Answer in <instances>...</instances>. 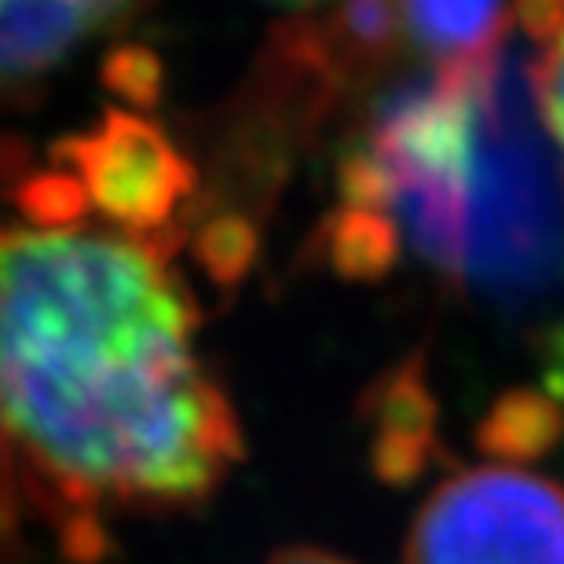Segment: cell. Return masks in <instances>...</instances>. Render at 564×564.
Wrapping results in <instances>:
<instances>
[{
    "label": "cell",
    "mask_w": 564,
    "mask_h": 564,
    "mask_svg": "<svg viewBox=\"0 0 564 564\" xmlns=\"http://www.w3.org/2000/svg\"><path fill=\"white\" fill-rule=\"evenodd\" d=\"M30 495L22 480L15 444L8 436L4 414H0V564H33L30 550Z\"/></svg>",
    "instance_id": "obj_12"
},
{
    "label": "cell",
    "mask_w": 564,
    "mask_h": 564,
    "mask_svg": "<svg viewBox=\"0 0 564 564\" xmlns=\"http://www.w3.org/2000/svg\"><path fill=\"white\" fill-rule=\"evenodd\" d=\"M513 15L528 41L550 48L564 33V0H513Z\"/></svg>",
    "instance_id": "obj_15"
},
{
    "label": "cell",
    "mask_w": 564,
    "mask_h": 564,
    "mask_svg": "<svg viewBox=\"0 0 564 564\" xmlns=\"http://www.w3.org/2000/svg\"><path fill=\"white\" fill-rule=\"evenodd\" d=\"M268 564H352L337 554H326V550H315V546H293V550H282Z\"/></svg>",
    "instance_id": "obj_17"
},
{
    "label": "cell",
    "mask_w": 564,
    "mask_h": 564,
    "mask_svg": "<svg viewBox=\"0 0 564 564\" xmlns=\"http://www.w3.org/2000/svg\"><path fill=\"white\" fill-rule=\"evenodd\" d=\"M312 250L334 275L348 282H378L397 268L400 228L378 209L348 206L341 202L315 231Z\"/></svg>",
    "instance_id": "obj_9"
},
{
    "label": "cell",
    "mask_w": 564,
    "mask_h": 564,
    "mask_svg": "<svg viewBox=\"0 0 564 564\" xmlns=\"http://www.w3.org/2000/svg\"><path fill=\"white\" fill-rule=\"evenodd\" d=\"M367 422L370 469L389 488H411L429 466L444 462L440 444V403L425 378V359L411 356L375 378L359 400Z\"/></svg>",
    "instance_id": "obj_6"
},
{
    "label": "cell",
    "mask_w": 564,
    "mask_h": 564,
    "mask_svg": "<svg viewBox=\"0 0 564 564\" xmlns=\"http://www.w3.org/2000/svg\"><path fill=\"white\" fill-rule=\"evenodd\" d=\"M147 4L151 0H0V107L33 99Z\"/></svg>",
    "instance_id": "obj_5"
},
{
    "label": "cell",
    "mask_w": 564,
    "mask_h": 564,
    "mask_svg": "<svg viewBox=\"0 0 564 564\" xmlns=\"http://www.w3.org/2000/svg\"><path fill=\"white\" fill-rule=\"evenodd\" d=\"M52 165L70 180L85 217H99L107 231L173 250L184 239L176 220L198 195V169L154 121L107 110L99 126L55 143Z\"/></svg>",
    "instance_id": "obj_4"
},
{
    "label": "cell",
    "mask_w": 564,
    "mask_h": 564,
    "mask_svg": "<svg viewBox=\"0 0 564 564\" xmlns=\"http://www.w3.org/2000/svg\"><path fill=\"white\" fill-rule=\"evenodd\" d=\"M403 33L436 66L484 59L506 48V0H400Z\"/></svg>",
    "instance_id": "obj_7"
},
{
    "label": "cell",
    "mask_w": 564,
    "mask_h": 564,
    "mask_svg": "<svg viewBox=\"0 0 564 564\" xmlns=\"http://www.w3.org/2000/svg\"><path fill=\"white\" fill-rule=\"evenodd\" d=\"M532 85H535L543 126L564 162V33L543 52V59L532 63Z\"/></svg>",
    "instance_id": "obj_13"
},
{
    "label": "cell",
    "mask_w": 564,
    "mask_h": 564,
    "mask_svg": "<svg viewBox=\"0 0 564 564\" xmlns=\"http://www.w3.org/2000/svg\"><path fill=\"white\" fill-rule=\"evenodd\" d=\"M403 30L397 0H337L330 22L323 26L334 59L345 70L381 63L397 48Z\"/></svg>",
    "instance_id": "obj_10"
},
{
    "label": "cell",
    "mask_w": 564,
    "mask_h": 564,
    "mask_svg": "<svg viewBox=\"0 0 564 564\" xmlns=\"http://www.w3.org/2000/svg\"><path fill=\"white\" fill-rule=\"evenodd\" d=\"M191 253L217 286L231 290L250 275V268L261 253V231L246 213H220L198 224Z\"/></svg>",
    "instance_id": "obj_11"
},
{
    "label": "cell",
    "mask_w": 564,
    "mask_h": 564,
    "mask_svg": "<svg viewBox=\"0 0 564 564\" xmlns=\"http://www.w3.org/2000/svg\"><path fill=\"white\" fill-rule=\"evenodd\" d=\"M272 4L290 8V11H308V8H315V4H323V0H272Z\"/></svg>",
    "instance_id": "obj_18"
},
{
    "label": "cell",
    "mask_w": 564,
    "mask_h": 564,
    "mask_svg": "<svg viewBox=\"0 0 564 564\" xmlns=\"http://www.w3.org/2000/svg\"><path fill=\"white\" fill-rule=\"evenodd\" d=\"M408 239L484 304L521 312L564 293V169L521 48L473 63L466 121Z\"/></svg>",
    "instance_id": "obj_2"
},
{
    "label": "cell",
    "mask_w": 564,
    "mask_h": 564,
    "mask_svg": "<svg viewBox=\"0 0 564 564\" xmlns=\"http://www.w3.org/2000/svg\"><path fill=\"white\" fill-rule=\"evenodd\" d=\"M198 323L173 246L0 224V414L33 513L70 561L99 564L107 517L198 510L242 462Z\"/></svg>",
    "instance_id": "obj_1"
},
{
    "label": "cell",
    "mask_w": 564,
    "mask_h": 564,
    "mask_svg": "<svg viewBox=\"0 0 564 564\" xmlns=\"http://www.w3.org/2000/svg\"><path fill=\"white\" fill-rule=\"evenodd\" d=\"M107 82L132 104H154L162 88V66L147 48H118L107 59Z\"/></svg>",
    "instance_id": "obj_14"
},
{
    "label": "cell",
    "mask_w": 564,
    "mask_h": 564,
    "mask_svg": "<svg viewBox=\"0 0 564 564\" xmlns=\"http://www.w3.org/2000/svg\"><path fill=\"white\" fill-rule=\"evenodd\" d=\"M403 564H564V488L513 466L451 473L414 517Z\"/></svg>",
    "instance_id": "obj_3"
},
{
    "label": "cell",
    "mask_w": 564,
    "mask_h": 564,
    "mask_svg": "<svg viewBox=\"0 0 564 564\" xmlns=\"http://www.w3.org/2000/svg\"><path fill=\"white\" fill-rule=\"evenodd\" d=\"M539 356H543L546 392L564 408V323H557L554 330L543 334V341H539Z\"/></svg>",
    "instance_id": "obj_16"
},
{
    "label": "cell",
    "mask_w": 564,
    "mask_h": 564,
    "mask_svg": "<svg viewBox=\"0 0 564 564\" xmlns=\"http://www.w3.org/2000/svg\"><path fill=\"white\" fill-rule=\"evenodd\" d=\"M473 440L488 458L506 466L546 458L564 440V408L543 389H510L480 414Z\"/></svg>",
    "instance_id": "obj_8"
}]
</instances>
